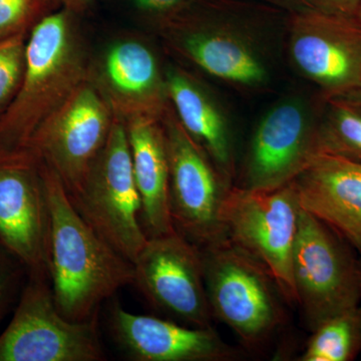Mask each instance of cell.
I'll return each mask as SVG.
<instances>
[{
	"label": "cell",
	"instance_id": "cell-1",
	"mask_svg": "<svg viewBox=\"0 0 361 361\" xmlns=\"http://www.w3.org/2000/svg\"><path fill=\"white\" fill-rule=\"evenodd\" d=\"M37 161L51 216L49 269L54 302L68 319L85 322L97 315L104 301L134 284V265L85 222L54 171Z\"/></svg>",
	"mask_w": 361,
	"mask_h": 361
},
{
	"label": "cell",
	"instance_id": "cell-2",
	"mask_svg": "<svg viewBox=\"0 0 361 361\" xmlns=\"http://www.w3.org/2000/svg\"><path fill=\"white\" fill-rule=\"evenodd\" d=\"M75 16L61 7L30 30L23 82L0 118V159L26 155L35 133L90 77Z\"/></svg>",
	"mask_w": 361,
	"mask_h": 361
},
{
	"label": "cell",
	"instance_id": "cell-3",
	"mask_svg": "<svg viewBox=\"0 0 361 361\" xmlns=\"http://www.w3.org/2000/svg\"><path fill=\"white\" fill-rule=\"evenodd\" d=\"M159 35L207 75L247 92L269 87L274 78L268 37L257 23L223 7L200 4Z\"/></svg>",
	"mask_w": 361,
	"mask_h": 361
},
{
	"label": "cell",
	"instance_id": "cell-4",
	"mask_svg": "<svg viewBox=\"0 0 361 361\" xmlns=\"http://www.w3.org/2000/svg\"><path fill=\"white\" fill-rule=\"evenodd\" d=\"M200 251L213 317L229 326L246 348L264 345L286 320L287 302L273 278L225 237Z\"/></svg>",
	"mask_w": 361,
	"mask_h": 361
},
{
	"label": "cell",
	"instance_id": "cell-5",
	"mask_svg": "<svg viewBox=\"0 0 361 361\" xmlns=\"http://www.w3.org/2000/svg\"><path fill=\"white\" fill-rule=\"evenodd\" d=\"M300 209L290 182L273 189L233 185L220 212L225 239L267 270L290 305H296L292 257Z\"/></svg>",
	"mask_w": 361,
	"mask_h": 361
},
{
	"label": "cell",
	"instance_id": "cell-6",
	"mask_svg": "<svg viewBox=\"0 0 361 361\" xmlns=\"http://www.w3.org/2000/svg\"><path fill=\"white\" fill-rule=\"evenodd\" d=\"M292 278L296 305L311 331L329 318L360 305V259L338 233L302 208Z\"/></svg>",
	"mask_w": 361,
	"mask_h": 361
},
{
	"label": "cell",
	"instance_id": "cell-7",
	"mask_svg": "<svg viewBox=\"0 0 361 361\" xmlns=\"http://www.w3.org/2000/svg\"><path fill=\"white\" fill-rule=\"evenodd\" d=\"M68 197L85 222L133 264L149 237L142 224V202L123 118L115 116L108 142L84 185Z\"/></svg>",
	"mask_w": 361,
	"mask_h": 361
},
{
	"label": "cell",
	"instance_id": "cell-8",
	"mask_svg": "<svg viewBox=\"0 0 361 361\" xmlns=\"http://www.w3.org/2000/svg\"><path fill=\"white\" fill-rule=\"evenodd\" d=\"M97 315L71 322L54 302L51 279L28 275L13 319L0 336V361H103Z\"/></svg>",
	"mask_w": 361,
	"mask_h": 361
},
{
	"label": "cell",
	"instance_id": "cell-9",
	"mask_svg": "<svg viewBox=\"0 0 361 361\" xmlns=\"http://www.w3.org/2000/svg\"><path fill=\"white\" fill-rule=\"evenodd\" d=\"M115 116L90 73L35 133L26 155L54 170L73 196L103 152Z\"/></svg>",
	"mask_w": 361,
	"mask_h": 361
},
{
	"label": "cell",
	"instance_id": "cell-10",
	"mask_svg": "<svg viewBox=\"0 0 361 361\" xmlns=\"http://www.w3.org/2000/svg\"><path fill=\"white\" fill-rule=\"evenodd\" d=\"M170 167V212L175 230L201 248L224 238L221 207L229 184L169 106L161 118Z\"/></svg>",
	"mask_w": 361,
	"mask_h": 361
},
{
	"label": "cell",
	"instance_id": "cell-11",
	"mask_svg": "<svg viewBox=\"0 0 361 361\" xmlns=\"http://www.w3.org/2000/svg\"><path fill=\"white\" fill-rule=\"evenodd\" d=\"M287 58L320 97L361 87V23L316 7L289 13Z\"/></svg>",
	"mask_w": 361,
	"mask_h": 361
},
{
	"label": "cell",
	"instance_id": "cell-12",
	"mask_svg": "<svg viewBox=\"0 0 361 361\" xmlns=\"http://www.w3.org/2000/svg\"><path fill=\"white\" fill-rule=\"evenodd\" d=\"M318 99L287 94L268 109L247 149L239 186L273 189L296 179L318 155Z\"/></svg>",
	"mask_w": 361,
	"mask_h": 361
},
{
	"label": "cell",
	"instance_id": "cell-13",
	"mask_svg": "<svg viewBox=\"0 0 361 361\" xmlns=\"http://www.w3.org/2000/svg\"><path fill=\"white\" fill-rule=\"evenodd\" d=\"M133 265V285L153 307L183 324L212 327L198 246L177 231L151 237Z\"/></svg>",
	"mask_w": 361,
	"mask_h": 361
},
{
	"label": "cell",
	"instance_id": "cell-14",
	"mask_svg": "<svg viewBox=\"0 0 361 361\" xmlns=\"http://www.w3.org/2000/svg\"><path fill=\"white\" fill-rule=\"evenodd\" d=\"M49 201L39 164L28 155L0 159V245L27 275L49 278Z\"/></svg>",
	"mask_w": 361,
	"mask_h": 361
},
{
	"label": "cell",
	"instance_id": "cell-15",
	"mask_svg": "<svg viewBox=\"0 0 361 361\" xmlns=\"http://www.w3.org/2000/svg\"><path fill=\"white\" fill-rule=\"evenodd\" d=\"M92 78L123 121L137 116L161 118L170 106L165 68L151 45L127 37L115 40L99 59Z\"/></svg>",
	"mask_w": 361,
	"mask_h": 361
},
{
	"label": "cell",
	"instance_id": "cell-16",
	"mask_svg": "<svg viewBox=\"0 0 361 361\" xmlns=\"http://www.w3.org/2000/svg\"><path fill=\"white\" fill-rule=\"evenodd\" d=\"M110 319L116 344L135 361H233L241 356L212 327L134 314L118 303L111 308Z\"/></svg>",
	"mask_w": 361,
	"mask_h": 361
},
{
	"label": "cell",
	"instance_id": "cell-17",
	"mask_svg": "<svg viewBox=\"0 0 361 361\" xmlns=\"http://www.w3.org/2000/svg\"><path fill=\"white\" fill-rule=\"evenodd\" d=\"M292 182L301 208L361 254V161L318 154Z\"/></svg>",
	"mask_w": 361,
	"mask_h": 361
},
{
	"label": "cell",
	"instance_id": "cell-18",
	"mask_svg": "<svg viewBox=\"0 0 361 361\" xmlns=\"http://www.w3.org/2000/svg\"><path fill=\"white\" fill-rule=\"evenodd\" d=\"M169 102L176 118L204 151L225 180L233 184L234 146L224 108L199 78L179 66H165Z\"/></svg>",
	"mask_w": 361,
	"mask_h": 361
},
{
	"label": "cell",
	"instance_id": "cell-19",
	"mask_svg": "<svg viewBox=\"0 0 361 361\" xmlns=\"http://www.w3.org/2000/svg\"><path fill=\"white\" fill-rule=\"evenodd\" d=\"M135 184L142 202V227L149 238L176 231L170 212V167L161 118L125 121Z\"/></svg>",
	"mask_w": 361,
	"mask_h": 361
},
{
	"label": "cell",
	"instance_id": "cell-20",
	"mask_svg": "<svg viewBox=\"0 0 361 361\" xmlns=\"http://www.w3.org/2000/svg\"><path fill=\"white\" fill-rule=\"evenodd\" d=\"M317 149L361 161V87L319 96Z\"/></svg>",
	"mask_w": 361,
	"mask_h": 361
},
{
	"label": "cell",
	"instance_id": "cell-21",
	"mask_svg": "<svg viewBox=\"0 0 361 361\" xmlns=\"http://www.w3.org/2000/svg\"><path fill=\"white\" fill-rule=\"evenodd\" d=\"M311 332L299 360H355L361 353V306L329 318Z\"/></svg>",
	"mask_w": 361,
	"mask_h": 361
},
{
	"label": "cell",
	"instance_id": "cell-22",
	"mask_svg": "<svg viewBox=\"0 0 361 361\" xmlns=\"http://www.w3.org/2000/svg\"><path fill=\"white\" fill-rule=\"evenodd\" d=\"M28 35L18 33L0 40V118L13 103L23 82Z\"/></svg>",
	"mask_w": 361,
	"mask_h": 361
},
{
	"label": "cell",
	"instance_id": "cell-23",
	"mask_svg": "<svg viewBox=\"0 0 361 361\" xmlns=\"http://www.w3.org/2000/svg\"><path fill=\"white\" fill-rule=\"evenodd\" d=\"M54 0H0V40L18 33H30L33 26L51 13Z\"/></svg>",
	"mask_w": 361,
	"mask_h": 361
},
{
	"label": "cell",
	"instance_id": "cell-24",
	"mask_svg": "<svg viewBox=\"0 0 361 361\" xmlns=\"http://www.w3.org/2000/svg\"><path fill=\"white\" fill-rule=\"evenodd\" d=\"M135 16L160 33L196 6L199 0H129Z\"/></svg>",
	"mask_w": 361,
	"mask_h": 361
},
{
	"label": "cell",
	"instance_id": "cell-25",
	"mask_svg": "<svg viewBox=\"0 0 361 361\" xmlns=\"http://www.w3.org/2000/svg\"><path fill=\"white\" fill-rule=\"evenodd\" d=\"M25 271V267L13 256L2 247L0 248V319L16 300Z\"/></svg>",
	"mask_w": 361,
	"mask_h": 361
},
{
	"label": "cell",
	"instance_id": "cell-26",
	"mask_svg": "<svg viewBox=\"0 0 361 361\" xmlns=\"http://www.w3.org/2000/svg\"><path fill=\"white\" fill-rule=\"evenodd\" d=\"M310 1L316 8L356 18L361 0H310Z\"/></svg>",
	"mask_w": 361,
	"mask_h": 361
},
{
	"label": "cell",
	"instance_id": "cell-27",
	"mask_svg": "<svg viewBox=\"0 0 361 361\" xmlns=\"http://www.w3.org/2000/svg\"><path fill=\"white\" fill-rule=\"evenodd\" d=\"M264 2L271 6L276 7L278 9L286 11L288 13H296L303 9L314 7L311 4L310 0H258Z\"/></svg>",
	"mask_w": 361,
	"mask_h": 361
},
{
	"label": "cell",
	"instance_id": "cell-28",
	"mask_svg": "<svg viewBox=\"0 0 361 361\" xmlns=\"http://www.w3.org/2000/svg\"><path fill=\"white\" fill-rule=\"evenodd\" d=\"M56 6L68 9L75 16L87 11L94 0H54Z\"/></svg>",
	"mask_w": 361,
	"mask_h": 361
},
{
	"label": "cell",
	"instance_id": "cell-29",
	"mask_svg": "<svg viewBox=\"0 0 361 361\" xmlns=\"http://www.w3.org/2000/svg\"><path fill=\"white\" fill-rule=\"evenodd\" d=\"M356 18L361 23V1L360 4V7H358L357 13H356Z\"/></svg>",
	"mask_w": 361,
	"mask_h": 361
},
{
	"label": "cell",
	"instance_id": "cell-30",
	"mask_svg": "<svg viewBox=\"0 0 361 361\" xmlns=\"http://www.w3.org/2000/svg\"><path fill=\"white\" fill-rule=\"evenodd\" d=\"M360 275H361V254H360Z\"/></svg>",
	"mask_w": 361,
	"mask_h": 361
},
{
	"label": "cell",
	"instance_id": "cell-31",
	"mask_svg": "<svg viewBox=\"0 0 361 361\" xmlns=\"http://www.w3.org/2000/svg\"><path fill=\"white\" fill-rule=\"evenodd\" d=\"M1 247H2V246H1V245H0V248H1Z\"/></svg>",
	"mask_w": 361,
	"mask_h": 361
}]
</instances>
